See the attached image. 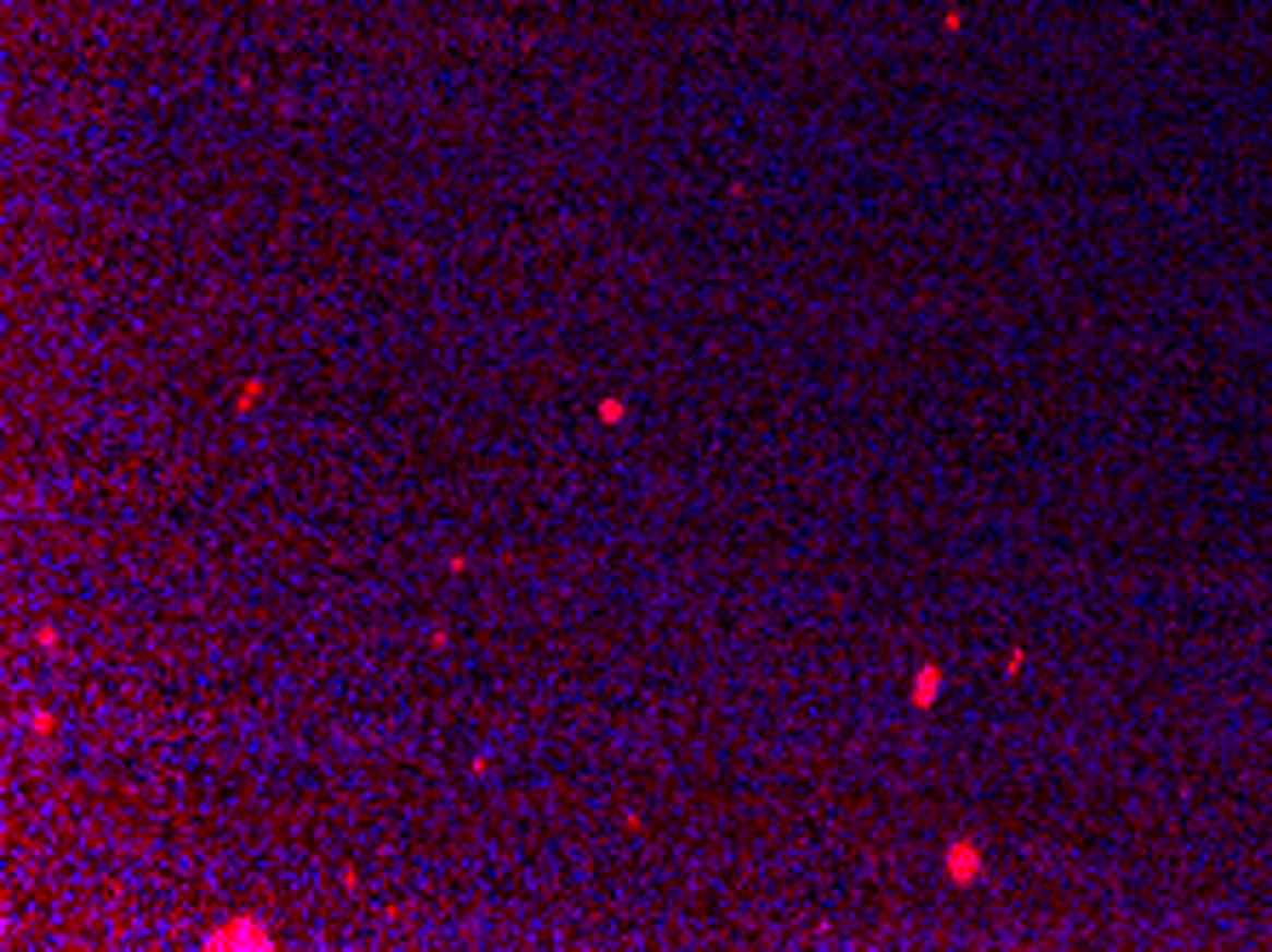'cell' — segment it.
Returning a JSON list of instances; mask_svg holds the SVG:
<instances>
[{
    "instance_id": "obj_1",
    "label": "cell",
    "mask_w": 1272,
    "mask_h": 952,
    "mask_svg": "<svg viewBox=\"0 0 1272 952\" xmlns=\"http://www.w3.org/2000/svg\"><path fill=\"white\" fill-rule=\"evenodd\" d=\"M206 947H268V924L263 918H235V924H217L206 936Z\"/></svg>"
},
{
    "instance_id": "obj_2",
    "label": "cell",
    "mask_w": 1272,
    "mask_h": 952,
    "mask_svg": "<svg viewBox=\"0 0 1272 952\" xmlns=\"http://www.w3.org/2000/svg\"><path fill=\"white\" fill-rule=\"evenodd\" d=\"M947 872H953V884H976V879H982L976 844H953V849H947Z\"/></svg>"
},
{
    "instance_id": "obj_3",
    "label": "cell",
    "mask_w": 1272,
    "mask_h": 952,
    "mask_svg": "<svg viewBox=\"0 0 1272 952\" xmlns=\"http://www.w3.org/2000/svg\"><path fill=\"white\" fill-rule=\"evenodd\" d=\"M936 690H941V667H925V673H919V685H913V708H931Z\"/></svg>"
}]
</instances>
